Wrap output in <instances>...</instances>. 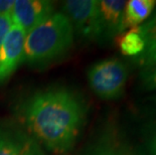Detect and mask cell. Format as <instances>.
<instances>
[{
    "label": "cell",
    "instance_id": "cell-16",
    "mask_svg": "<svg viewBox=\"0 0 156 155\" xmlns=\"http://www.w3.org/2000/svg\"><path fill=\"white\" fill-rule=\"evenodd\" d=\"M15 0H0V15L11 14Z\"/></svg>",
    "mask_w": 156,
    "mask_h": 155
},
{
    "label": "cell",
    "instance_id": "cell-10",
    "mask_svg": "<svg viewBox=\"0 0 156 155\" xmlns=\"http://www.w3.org/2000/svg\"><path fill=\"white\" fill-rule=\"evenodd\" d=\"M136 28L144 41V49L136 61L144 69L156 64V10L147 21Z\"/></svg>",
    "mask_w": 156,
    "mask_h": 155
},
{
    "label": "cell",
    "instance_id": "cell-2",
    "mask_svg": "<svg viewBox=\"0 0 156 155\" xmlns=\"http://www.w3.org/2000/svg\"><path fill=\"white\" fill-rule=\"evenodd\" d=\"M75 31L62 12H55L26 33L24 62L30 65L48 64L62 57L74 44Z\"/></svg>",
    "mask_w": 156,
    "mask_h": 155
},
{
    "label": "cell",
    "instance_id": "cell-1",
    "mask_svg": "<svg viewBox=\"0 0 156 155\" xmlns=\"http://www.w3.org/2000/svg\"><path fill=\"white\" fill-rule=\"evenodd\" d=\"M81 97L66 87H51L31 95L19 109L29 135L48 151L65 154L74 147L86 120Z\"/></svg>",
    "mask_w": 156,
    "mask_h": 155
},
{
    "label": "cell",
    "instance_id": "cell-15",
    "mask_svg": "<svg viewBox=\"0 0 156 155\" xmlns=\"http://www.w3.org/2000/svg\"><path fill=\"white\" fill-rule=\"evenodd\" d=\"M13 25L11 14L0 15V47L5 41L8 32L10 31L11 26Z\"/></svg>",
    "mask_w": 156,
    "mask_h": 155
},
{
    "label": "cell",
    "instance_id": "cell-14",
    "mask_svg": "<svg viewBox=\"0 0 156 155\" xmlns=\"http://www.w3.org/2000/svg\"><path fill=\"white\" fill-rule=\"evenodd\" d=\"M146 155H156V122L149 129L145 139Z\"/></svg>",
    "mask_w": 156,
    "mask_h": 155
},
{
    "label": "cell",
    "instance_id": "cell-8",
    "mask_svg": "<svg viewBox=\"0 0 156 155\" xmlns=\"http://www.w3.org/2000/svg\"><path fill=\"white\" fill-rule=\"evenodd\" d=\"M100 14V39L107 41L125 30L124 10L126 1L123 0H101L98 1Z\"/></svg>",
    "mask_w": 156,
    "mask_h": 155
},
{
    "label": "cell",
    "instance_id": "cell-11",
    "mask_svg": "<svg viewBox=\"0 0 156 155\" xmlns=\"http://www.w3.org/2000/svg\"><path fill=\"white\" fill-rule=\"evenodd\" d=\"M156 5L154 0H130L126 2L124 10L125 29L136 28L150 16Z\"/></svg>",
    "mask_w": 156,
    "mask_h": 155
},
{
    "label": "cell",
    "instance_id": "cell-4",
    "mask_svg": "<svg viewBox=\"0 0 156 155\" xmlns=\"http://www.w3.org/2000/svg\"><path fill=\"white\" fill-rule=\"evenodd\" d=\"M62 13L69 18L79 36L88 41L100 39V14L97 0H69L62 4Z\"/></svg>",
    "mask_w": 156,
    "mask_h": 155
},
{
    "label": "cell",
    "instance_id": "cell-6",
    "mask_svg": "<svg viewBox=\"0 0 156 155\" xmlns=\"http://www.w3.org/2000/svg\"><path fill=\"white\" fill-rule=\"evenodd\" d=\"M55 13L54 2L46 0H15L11 17L26 33Z\"/></svg>",
    "mask_w": 156,
    "mask_h": 155
},
{
    "label": "cell",
    "instance_id": "cell-3",
    "mask_svg": "<svg viewBox=\"0 0 156 155\" xmlns=\"http://www.w3.org/2000/svg\"><path fill=\"white\" fill-rule=\"evenodd\" d=\"M127 79V67L116 58L96 62L88 71L90 87L96 95L104 100L120 98L124 94Z\"/></svg>",
    "mask_w": 156,
    "mask_h": 155
},
{
    "label": "cell",
    "instance_id": "cell-9",
    "mask_svg": "<svg viewBox=\"0 0 156 155\" xmlns=\"http://www.w3.org/2000/svg\"><path fill=\"white\" fill-rule=\"evenodd\" d=\"M82 155H135V153L128 144L111 132L99 137Z\"/></svg>",
    "mask_w": 156,
    "mask_h": 155
},
{
    "label": "cell",
    "instance_id": "cell-7",
    "mask_svg": "<svg viewBox=\"0 0 156 155\" xmlns=\"http://www.w3.org/2000/svg\"><path fill=\"white\" fill-rule=\"evenodd\" d=\"M0 155H46L34 137L10 125L0 124Z\"/></svg>",
    "mask_w": 156,
    "mask_h": 155
},
{
    "label": "cell",
    "instance_id": "cell-13",
    "mask_svg": "<svg viewBox=\"0 0 156 155\" xmlns=\"http://www.w3.org/2000/svg\"><path fill=\"white\" fill-rule=\"evenodd\" d=\"M141 80L145 89L150 91L156 90V64L142 70Z\"/></svg>",
    "mask_w": 156,
    "mask_h": 155
},
{
    "label": "cell",
    "instance_id": "cell-5",
    "mask_svg": "<svg viewBox=\"0 0 156 155\" xmlns=\"http://www.w3.org/2000/svg\"><path fill=\"white\" fill-rule=\"evenodd\" d=\"M26 32L13 23L5 41L0 47V83L10 78L22 62H24V42Z\"/></svg>",
    "mask_w": 156,
    "mask_h": 155
},
{
    "label": "cell",
    "instance_id": "cell-12",
    "mask_svg": "<svg viewBox=\"0 0 156 155\" xmlns=\"http://www.w3.org/2000/svg\"><path fill=\"white\" fill-rule=\"evenodd\" d=\"M119 47L123 55L128 57H137L143 51L144 41L137 28H132L121 36Z\"/></svg>",
    "mask_w": 156,
    "mask_h": 155
}]
</instances>
